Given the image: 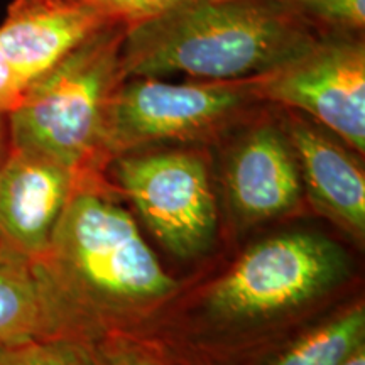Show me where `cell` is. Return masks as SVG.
<instances>
[{"label":"cell","instance_id":"cell-1","mask_svg":"<svg viewBox=\"0 0 365 365\" xmlns=\"http://www.w3.org/2000/svg\"><path fill=\"white\" fill-rule=\"evenodd\" d=\"M38 264L70 339L145 335L154 314L180 291L100 175L81 178Z\"/></svg>","mask_w":365,"mask_h":365},{"label":"cell","instance_id":"cell-2","mask_svg":"<svg viewBox=\"0 0 365 365\" xmlns=\"http://www.w3.org/2000/svg\"><path fill=\"white\" fill-rule=\"evenodd\" d=\"M349 272L341 245L318 232L255 242L207 287L203 327L171 350L186 364L242 365L272 344L271 328L335 291Z\"/></svg>","mask_w":365,"mask_h":365},{"label":"cell","instance_id":"cell-3","mask_svg":"<svg viewBox=\"0 0 365 365\" xmlns=\"http://www.w3.org/2000/svg\"><path fill=\"white\" fill-rule=\"evenodd\" d=\"M319 34L286 0H181L130 27L122 71L161 78L240 80L262 75L313 44Z\"/></svg>","mask_w":365,"mask_h":365},{"label":"cell","instance_id":"cell-4","mask_svg":"<svg viewBox=\"0 0 365 365\" xmlns=\"http://www.w3.org/2000/svg\"><path fill=\"white\" fill-rule=\"evenodd\" d=\"M129 29L122 22L103 27L26 86L9 113L12 148L56 159L83 175H102L105 118L125 80L122 46Z\"/></svg>","mask_w":365,"mask_h":365},{"label":"cell","instance_id":"cell-5","mask_svg":"<svg viewBox=\"0 0 365 365\" xmlns=\"http://www.w3.org/2000/svg\"><path fill=\"white\" fill-rule=\"evenodd\" d=\"M266 107L255 76L171 83L130 76L108 105L102 139L105 168L122 154L163 145H210Z\"/></svg>","mask_w":365,"mask_h":365},{"label":"cell","instance_id":"cell-6","mask_svg":"<svg viewBox=\"0 0 365 365\" xmlns=\"http://www.w3.org/2000/svg\"><path fill=\"white\" fill-rule=\"evenodd\" d=\"M108 166L137 217L168 252L196 259L213 247L218 207L207 145L134 150Z\"/></svg>","mask_w":365,"mask_h":365},{"label":"cell","instance_id":"cell-7","mask_svg":"<svg viewBox=\"0 0 365 365\" xmlns=\"http://www.w3.org/2000/svg\"><path fill=\"white\" fill-rule=\"evenodd\" d=\"M266 105L304 113L362 156L365 150V38L322 34L304 51L255 76Z\"/></svg>","mask_w":365,"mask_h":365},{"label":"cell","instance_id":"cell-8","mask_svg":"<svg viewBox=\"0 0 365 365\" xmlns=\"http://www.w3.org/2000/svg\"><path fill=\"white\" fill-rule=\"evenodd\" d=\"M218 144H225L223 182L237 223L261 225L301 207L298 161L274 107L266 105Z\"/></svg>","mask_w":365,"mask_h":365},{"label":"cell","instance_id":"cell-9","mask_svg":"<svg viewBox=\"0 0 365 365\" xmlns=\"http://www.w3.org/2000/svg\"><path fill=\"white\" fill-rule=\"evenodd\" d=\"M83 176L56 159L12 148L0 170V245L39 261Z\"/></svg>","mask_w":365,"mask_h":365},{"label":"cell","instance_id":"cell-10","mask_svg":"<svg viewBox=\"0 0 365 365\" xmlns=\"http://www.w3.org/2000/svg\"><path fill=\"white\" fill-rule=\"evenodd\" d=\"M274 110L293 148L308 202L362 245L365 175L359 154L304 113L279 107Z\"/></svg>","mask_w":365,"mask_h":365},{"label":"cell","instance_id":"cell-11","mask_svg":"<svg viewBox=\"0 0 365 365\" xmlns=\"http://www.w3.org/2000/svg\"><path fill=\"white\" fill-rule=\"evenodd\" d=\"M115 22L90 0H12L0 24V48L26 90L76 46Z\"/></svg>","mask_w":365,"mask_h":365},{"label":"cell","instance_id":"cell-12","mask_svg":"<svg viewBox=\"0 0 365 365\" xmlns=\"http://www.w3.org/2000/svg\"><path fill=\"white\" fill-rule=\"evenodd\" d=\"M63 336L38 261L0 245V349Z\"/></svg>","mask_w":365,"mask_h":365},{"label":"cell","instance_id":"cell-13","mask_svg":"<svg viewBox=\"0 0 365 365\" xmlns=\"http://www.w3.org/2000/svg\"><path fill=\"white\" fill-rule=\"evenodd\" d=\"M365 346L364 301L281 336L242 365H344Z\"/></svg>","mask_w":365,"mask_h":365},{"label":"cell","instance_id":"cell-14","mask_svg":"<svg viewBox=\"0 0 365 365\" xmlns=\"http://www.w3.org/2000/svg\"><path fill=\"white\" fill-rule=\"evenodd\" d=\"M90 365H182L156 336L117 333L90 341Z\"/></svg>","mask_w":365,"mask_h":365},{"label":"cell","instance_id":"cell-15","mask_svg":"<svg viewBox=\"0 0 365 365\" xmlns=\"http://www.w3.org/2000/svg\"><path fill=\"white\" fill-rule=\"evenodd\" d=\"M0 365H90V341L53 336L0 349Z\"/></svg>","mask_w":365,"mask_h":365},{"label":"cell","instance_id":"cell-16","mask_svg":"<svg viewBox=\"0 0 365 365\" xmlns=\"http://www.w3.org/2000/svg\"><path fill=\"white\" fill-rule=\"evenodd\" d=\"M319 34H364L365 0H286Z\"/></svg>","mask_w":365,"mask_h":365},{"label":"cell","instance_id":"cell-17","mask_svg":"<svg viewBox=\"0 0 365 365\" xmlns=\"http://www.w3.org/2000/svg\"><path fill=\"white\" fill-rule=\"evenodd\" d=\"M90 2L98 6L117 22L134 27L161 16L181 0H90Z\"/></svg>","mask_w":365,"mask_h":365},{"label":"cell","instance_id":"cell-18","mask_svg":"<svg viewBox=\"0 0 365 365\" xmlns=\"http://www.w3.org/2000/svg\"><path fill=\"white\" fill-rule=\"evenodd\" d=\"M24 85L17 78L11 63L0 48V112L11 113L21 103Z\"/></svg>","mask_w":365,"mask_h":365},{"label":"cell","instance_id":"cell-19","mask_svg":"<svg viewBox=\"0 0 365 365\" xmlns=\"http://www.w3.org/2000/svg\"><path fill=\"white\" fill-rule=\"evenodd\" d=\"M12 153V135H11V120L7 112H0V170Z\"/></svg>","mask_w":365,"mask_h":365},{"label":"cell","instance_id":"cell-20","mask_svg":"<svg viewBox=\"0 0 365 365\" xmlns=\"http://www.w3.org/2000/svg\"><path fill=\"white\" fill-rule=\"evenodd\" d=\"M344 365H365V346H362L359 352H355Z\"/></svg>","mask_w":365,"mask_h":365},{"label":"cell","instance_id":"cell-21","mask_svg":"<svg viewBox=\"0 0 365 365\" xmlns=\"http://www.w3.org/2000/svg\"><path fill=\"white\" fill-rule=\"evenodd\" d=\"M182 365H193V364H186V362H181Z\"/></svg>","mask_w":365,"mask_h":365}]
</instances>
